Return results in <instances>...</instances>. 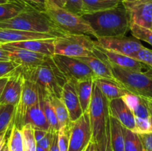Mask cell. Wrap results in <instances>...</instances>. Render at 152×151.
<instances>
[{
	"instance_id": "1",
	"label": "cell",
	"mask_w": 152,
	"mask_h": 151,
	"mask_svg": "<svg viewBox=\"0 0 152 151\" xmlns=\"http://www.w3.org/2000/svg\"><path fill=\"white\" fill-rule=\"evenodd\" d=\"M82 16L94 30L96 39L99 37L126 35L130 30V18L122 1L114 8Z\"/></svg>"
},
{
	"instance_id": "2",
	"label": "cell",
	"mask_w": 152,
	"mask_h": 151,
	"mask_svg": "<svg viewBox=\"0 0 152 151\" xmlns=\"http://www.w3.org/2000/svg\"><path fill=\"white\" fill-rule=\"evenodd\" d=\"M19 68L24 78L34 82L39 88L51 96L61 97L62 87L67 80L56 66L51 56H48L38 66Z\"/></svg>"
},
{
	"instance_id": "3",
	"label": "cell",
	"mask_w": 152,
	"mask_h": 151,
	"mask_svg": "<svg viewBox=\"0 0 152 151\" xmlns=\"http://www.w3.org/2000/svg\"><path fill=\"white\" fill-rule=\"evenodd\" d=\"M0 29L45 33L53 34L57 37L65 34L55 26L44 11L31 5L17 16L0 22Z\"/></svg>"
},
{
	"instance_id": "4",
	"label": "cell",
	"mask_w": 152,
	"mask_h": 151,
	"mask_svg": "<svg viewBox=\"0 0 152 151\" xmlns=\"http://www.w3.org/2000/svg\"><path fill=\"white\" fill-rule=\"evenodd\" d=\"M44 12L55 26L64 33L87 35L96 38L94 30L83 16L52 4H45Z\"/></svg>"
},
{
	"instance_id": "5",
	"label": "cell",
	"mask_w": 152,
	"mask_h": 151,
	"mask_svg": "<svg viewBox=\"0 0 152 151\" xmlns=\"http://www.w3.org/2000/svg\"><path fill=\"white\" fill-rule=\"evenodd\" d=\"M108 65L114 78L129 93L143 98H152V71L149 67L146 71L138 72Z\"/></svg>"
},
{
	"instance_id": "6",
	"label": "cell",
	"mask_w": 152,
	"mask_h": 151,
	"mask_svg": "<svg viewBox=\"0 0 152 151\" xmlns=\"http://www.w3.org/2000/svg\"><path fill=\"white\" fill-rule=\"evenodd\" d=\"M54 54L80 58L94 56L95 41L89 36L65 33L54 38Z\"/></svg>"
},
{
	"instance_id": "7",
	"label": "cell",
	"mask_w": 152,
	"mask_h": 151,
	"mask_svg": "<svg viewBox=\"0 0 152 151\" xmlns=\"http://www.w3.org/2000/svg\"><path fill=\"white\" fill-rule=\"evenodd\" d=\"M108 102L105 95L94 83L88 113L92 132L91 142L96 143L101 139L109 118Z\"/></svg>"
},
{
	"instance_id": "8",
	"label": "cell",
	"mask_w": 152,
	"mask_h": 151,
	"mask_svg": "<svg viewBox=\"0 0 152 151\" xmlns=\"http://www.w3.org/2000/svg\"><path fill=\"white\" fill-rule=\"evenodd\" d=\"M56 66L59 70L67 81L74 82L92 78H96L91 70L77 58L69 57L54 54L51 56Z\"/></svg>"
},
{
	"instance_id": "9",
	"label": "cell",
	"mask_w": 152,
	"mask_h": 151,
	"mask_svg": "<svg viewBox=\"0 0 152 151\" xmlns=\"http://www.w3.org/2000/svg\"><path fill=\"white\" fill-rule=\"evenodd\" d=\"M92 139L88 113H84L80 118L70 123V142L68 151H83Z\"/></svg>"
},
{
	"instance_id": "10",
	"label": "cell",
	"mask_w": 152,
	"mask_h": 151,
	"mask_svg": "<svg viewBox=\"0 0 152 151\" xmlns=\"http://www.w3.org/2000/svg\"><path fill=\"white\" fill-rule=\"evenodd\" d=\"M38 100L39 90L37 84L24 78L22 94L19 102L15 106V112L11 126H16L21 130L23 127L24 118L27 112Z\"/></svg>"
},
{
	"instance_id": "11",
	"label": "cell",
	"mask_w": 152,
	"mask_h": 151,
	"mask_svg": "<svg viewBox=\"0 0 152 151\" xmlns=\"http://www.w3.org/2000/svg\"><path fill=\"white\" fill-rule=\"evenodd\" d=\"M96 40V42L104 49L128 56H131V55L144 47L139 39L134 36H126V35L99 37Z\"/></svg>"
},
{
	"instance_id": "12",
	"label": "cell",
	"mask_w": 152,
	"mask_h": 151,
	"mask_svg": "<svg viewBox=\"0 0 152 151\" xmlns=\"http://www.w3.org/2000/svg\"><path fill=\"white\" fill-rule=\"evenodd\" d=\"M131 23L152 30V0H122Z\"/></svg>"
},
{
	"instance_id": "13",
	"label": "cell",
	"mask_w": 152,
	"mask_h": 151,
	"mask_svg": "<svg viewBox=\"0 0 152 151\" xmlns=\"http://www.w3.org/2000/svg\"><path fill=\"white\" fill-rule=\"evenodd\" d=\"M1 47L8 52L10 61L17 64L22 68H30L41 65L47 56L25 49L15 47L8 44H0Z\"/></svg>"
},
{
	"instance_id": "14",
	"label": "cell",
	"mask_w": 152,
	"mask_h": 151,
	"mask_svg": "<svg viewBox=\"0 0 152 151\" xmlns=\"http://www.w3.org/2000/svg\"><path fill=\"white\" fill-rule=\"evenodd\" d=\"M19 67L8 76V79L0 98V105H11L16 106L20 99L23 87L24 77Z\"/></svg>"
},
{
	"instance_id": "15",
	"label": "cell",
	"mask_w": 152,
	"mask_h": 151,
	"mask_svg": "<svg viewBox=\"0 0 152 151\" xmlns=\"http://www.w3.org/2000/svg\"><path fill=\"white\" fill-rule=\"evenodd\" d=\"M95 45L96 48L103 54L108 63L111 65L125 70L138 71V72H144V71H146L148 68V67L145 64L142 63L134 58L104 49L96 42V41H95Z\"/></svg>"
},
{
	"instance_id": "16",
	"label": "cell",
	"mask_w": 152,
	"mask_h": 151,
	"mask_svg": "<svg viewBox=\"0 0 152 151\" xmlns=\"http://www.w3.org/2000/svg\"><path fill=\"white\" fill-rule=\"evenodd\" d=\"M76 84L77 82L74 81H67L62 87L60 97L68 110L71 121H76L83 114L77 95Z\"/></svg>"
},
{
	"instance_id": "17",
	"label": "cell",
	"mask_w": 152,
	"mask_h": 151,
	"mask_svg": "<svg viewBox=\"0 0 152 151\" xmlns=\"http://www.w3.org/2000/svg\"><path fill=\"white\" fill-rule=\"evenodd\" d=\"M109 115L117 118L129 130L135 131V119L134 114L122 98L113 99L108 102Z\"/></svg>"
},
{
	"instance_id": "18",
	"label": "cell",
	"mask_w": 152,
	"mask_h": 151,
	"mask_svg": "<svg viewBox=\"0 0 152 151\" xmlns=\"http://www.w3.org/2000/svg\"><path fill=\"white\" fill-rule=\"evenodd\" d=\"M57 36L51 33H45L29 32L18 30L0 29V44L7 43L19 42V41H30V40L49 39L55 38Z\"/></svg>"
},
{
	"instance_id": "19",
	"label": "cell",
	"mask_w": 152,
	"mask_h": 151,
	"mask_svg": "<svg viewBox=\"0 0 152 151\" xmlns=\"http://www.w3.org/2000/svg\"><path fill=\"white\" fill-rule=\"evenodd\" d=\"M84 62L94 73L96 78H114L108 61L95 45L94 55L87 57L77 58Z\"/></svg>"
},
{
	"instance_id": "20",
	"label": "cell",
	"mask_w": 152,
	"mask_h": 151,
	"mask_svg": "<svg viewBox=\"0 0 152 151\" xmlns=\"http://www.w3.org/2000/svg\"><path fill=\"white\" fill-rule=\"evenodd\" d=\"M53 41L54 38H49V39L30 40V41L7 43V44L15 47H19L35 53H41L47 56H52L54 55Z\"/></svg>"
},
{
	"instance_id": "21",
	"label": "cell",
	"mask_w": 152,
	"mask_h": 151,
	"mask_svg": "<svg viewBox=\"0 0 152 151\" xmlns=\"http://www.w3.org/2000/svg\"><path fill=\"white\" fill-rule=\"evenodd\" d=\"M94 83L99 87L108 101L122 98L129 93L115 78H96L94 79Z\"/></svg>"
},
{
	"instance_id": "22",
	"label": "cell",
	"mask_w": 152,
	"mask_h": 151,
	"mask_svg": "<svg viewBox=\"0 0 152 151\" xmlns=\"http://www.w3.org/2000/svg\"><path fill=\"white\" fill-rule=\"evenodd\" d=\"M29 124L33 128L39 129L45 131H50V126L40 106L39 101H37L28 110L24 118L23 126Z\"/></svg>"
},
{
	"instance_id": "23",
	"label": "cell",
	"mask_w": 152,
	"mask_h": 151,
	"mask_svg": "<svg viewBox=\"0 0 152 151\" xmlns=\"http://www.w3.org/2000/svg\"><path fill=\"white\" fill-rule=\"evenodd\" d=\"M122 99L132 111L134 118L150 120L151 113L143 98L129 93Z\"/></svg>"
},
{
	"instance_id": "24",
	"label": "cell",
	"mask_w": 152,
	"mask_h": 151,
	"mask_svg": "<svg viewBox=\"0 0 152 151\" xmlns=\"http://www.w3.org/2000/svg\"><path fill=\"white\" fill-rule=\"evenodd\" d=\"M39 101L40 106L42 109L43 113L46 117L48 122L50 128V132H58L59 128V124L55 114L54 109L52 106L50 102V95L48 94L45 91L39 88Z\"/></svg>"
},
{
	"instance_id": "25",
	"label": "cell",
	"mask_w": 152,
	"mask_h": 151,
	"mask_svg": "<svg viewBox=\"0 0 152 151\" xmlns=\"http://www.w3.org/2000/svg\"><path fill=\"white\" fill-rule=\"evenodd\" d=\"M110 136L113 151H124V127L114 117L109 115Z\"/></svg>"
},
{
	"instance_id": "26",
	"label": "cell",
	"mask_w": 152,
	"mask_h": 151,
	"mask_svg": "<svg viewBox=\"0 0 152 151\" xmlns=\"http://www.w3.org/2000/svg\"><path fill=\"white\" fill-rule=\"evenodd\" d=\"M93 84L94 79L92 78L78 81L76 84L77 95L83 113L88 110L89 105L91 100Z\"/></svg>"
},
{
	"instance_id": "27",
	"label": "cell",
	"mask_w": 152,
	"mask_h": 151,
	"mask_svg": "<svg viewBox=\"0 0 152 151\" xmlns=\"http://www.w3.org/2000/svg\"><path fill=\"white\" fill-rule=\"evenodd\" d=\"M122 0H83V15L114 8Z\"/></svg>"
},
{
	"instance_id": "28",
	"label": "cell",
	"mask_w": 152,
	"mask_h": 151,
	"mask_svg": "<svg viewBox=\"0 0 152 151\" xmlns=\"http://www.w3.org/2000/svg\"><path fill=\"white\" fill-rule=\"evenodd\" d=\"M30 4L19 1L11 0L7 3L0 4V22L11 19L23 11Z\"/></svg>"
},
{
	"instance_id": "29",
	"label": "cell",
	"mask_w": 152,
	"mask_h": 151,
	"mask_svg": "<svg viewBox=\"0 0 152 151\" xmlns=\"http://www.w3.org/2000/svg\"><path fill=\"white\" fill-rule=\"evenodd\" d=\"M9 131V136L2 151H25L22 130L12 125Z\"/></svg>"
},
{
	"instance_id": "30",
	"label": "cell",
	"mask_w": 152,
	"mask_h": 151,
	"mask_svg": "<svg viewBox=\"0 0 152 151\" xmlns=\"http://www.w3.org/2000/svg\"><path fill=\"white\" fill-rule=\"evenodd\" d=\"M50 102H51L52 106L54 109V112L58 122H59V127H62L63 126L68 125L71 123V120H70L69 115H68V110L62 99L59 97L50 96Z\"/></svg>"
},
{
	"instance_id": "31",
	"label": "cell",
	"mask_w": 152,
	"mask_h": 151,
	"mask_svg": "<svg viewBox=\"0 0 152 151\" xmlns=\"http://www.w3.org/2000/svg\"><path fill=\"white\" fill-rule=\"evenodd\" d=\"M124 151H145L139 135L124 127Z\"/></svg>"
},
{
	"instance_id": "32",
	"label": "cell",
	"mask_w": 152,
	"mask_h": 151,
	"mask_svg": "<svg viewBox=\"0 0 152 151\" xmlns=\"http://www.w3.org/2000/svg\"><path fill=\"white\" fill-rule=\"evenodd\" d=\"M15 106L11 105H1L0 108V133L9 131L11 127Z\"/></svg>"
},
{
	"instance_id": "33",
	"label": "cell",
	"mask_w": 152,
	"mask_h": 151,
	"mask_svg": "<svg viewBox=\"0 0 152 151\" xmlns=\"http://www.w3.org/2000/svg\"><path fill=\"white\" fill-rule=\"evenodd\" d=\"M23 137L24 147L25 151L37 150V142L34 136V130L32 126L29 124H25L21 129Z\"/></svg>"
},
{
	"instance_id": "34",
	"label": "cell",
	"mask_w": 152,
	"mask_h": 151,
	"mask_svg": "<svg viewBox=\"0 0 152 151\" xmlns=\"http://www.w3.org/2000/svg\"><path fill=\"white\" fill-rule=\"evenodd\" d=\"M130 31L132 36L139 40L145 41L152 46V30L140 26L136 24H130Z\"/></svg>"
},
{
	"instance_id": "35",
	"label": "cell",
	"mask_w": 152,
	"mask_h": 151,
	"mask_svg": "<svg viewBox=\"0 0 152 151\" xmlns=\"http://www.w3.org/2000/svg\"><path fill=\"white\" fill-rule=\"evenodd\" d=\"M96 151H113L111 143V136H110V122L109 118L105 124V129L103 135L98 142L95 143Z\"/></svg>"
},
{
	"instance_id": "36",
	"label": "cell",
	"mask_w": 152,
	"mask_h": 151,
	"mask_svg": "<svg viewBox=\"0 0 152 151\" xmlns=\"http://www.w3.org/2000/svg\"><path fill=\"white\" fill-rule=\"evenodd\" d=\"M70 142V124L60 127L58 131V146L59 151H68Z\"/></svg>"
},
{
	"instance_id": "37",
	"label": "cell",
	"mask_w": 152,
	"mask_h": 151,
	"mask_svg": "<svg viewBox=\"0 0 152 151\" xmlns=\"http://www.w3.org/2000/svg\"><path fill=\"white\" fill-rule=\"evenodd\" d=\"M130 57L134 58L152 68V50L143 47L137 52L131 55Z\"/></svg>"
},
{
	"instance_id": "38",
	"label": "cell",
	"mask_w": 152,
	"mask_h": 151,
	"mask_svg": "<svg viewBox=\"0 0 152 151\" xmlns=\"http://www.w3.org/2000/svg\"><path fill=\"white\" fill-rule=\"evenodd\" d=\"M65 10L73 13L83 16V0H65Z\"/></svg>"
},
{
	"instance_id": "39",
	"label": "cell",
	"mask_w": 152,
	"mask_h": 151,
	"mask_svg": "<svg viewBox=\"0 0 152 151\" xmlns=\"http://www.w3.org/2000/svg\"><path fill=\"white\" fill-rule=\"evenodd\" d=\"M19 65L12 61H0V78L8 76Z\"/></svg>"
},
{
	"instance_id": "40",
	"label": "cell",
	"mask_w": 152,
	"mask_h": 151,
	"mask_svg": "<svg viewBox=\"0 0 152 151\" xmlns=\"http://www.w3.org/2000/svg\"><path fill=\"white\" fill-rule=\"evenodd\" d=\"M135 119V133L138 134L147 133L152 132V127L151 124V120L145 119Z\"/></svg>"
},
{
	"instance_id": "41",
	"label": "cell",
	"mask_w": 152,
	"mask_h": 151,
	"mask_svg": "<svg viewBox=\"0 0 152 151\" xmlns=\"http://www.w3.org/2000/svg\"><path fill=\"white\" fill-rule=\"evenodd\" d=\"M138 134V133H137ZM145 151H152V132L138 134Z\"/></svg>"
},
{
	"instance_id": "42",
	"label": "cell",
	"mask_w": 152,
	"mask_h": 151,
	"mask_svg": "<svg viewBox=\"0 0 152 151\" xmlns=\"http://www.w3.org/2000/svg\"><path fill=\"white\" fill-rule=\"evenodd\" d=\"M51 138L52 132H48L47 134L45 135V137H43L41 140L37 142V145L38 147H40L43 148L44 150H46L48 151L49 147H50V142H51Z\"/></svg>"
},
{
	"instance_id": "43",
	"label": "cell",
	"mask_w": 152,
	"mask_h": 151,
	"mask_svg": "<svg viewBox=\"0 0 152 151\" xmlns=\"http://www.w3.org/2000/svg\"><path fill=\"white\" fill-rule=\"evenodd\" d=\"M48 151H59L58 146V132H52V138Z\"/></svg>"
},
{
	"instance_id": "44",
	"label": "cell",
	"mask_w": 152,
	"mask_h": 151,
	"mask_svg": "<svg viewBox=\"0 0 152 151\" xmlns=\"http://www.w3.org/2000/svg\"><path fill=\"white\" fill-rule=\"evenodd\" d=\"M34 136H35V139H36V142H37L41 140L43 137H45V135L47 134V133H48V131H45V130H39V129L34 128Z\"/></svg>"
},
{
	"instance_id": "45",
	"label": "cell",
	"mask_w": 152,
	"mask_h": 151,
	"mask_svg": "<svg viewBox=\"0 0 152 151\" xmlns=\"http://www.w3.org/2000/svg\"><path fill=\"white\" fill-rule=\"evenodd\" d=\"M45 4H52L61 8H65V0H45Z\"/></svg>"
},
{
	"instance_id": "46",
	"label": "cell",
	"mask_w": 152,
	"mask_h": 151,
	"mask_svg": "<svg viewBox=\"0 0 152 151\" xmlns=\"http://www.w3.org/2000/svg\"><path fill=\"white\" fill-rule=\"evenodd\" d=\"M33 2H34V7L44 11L45 0H33Z\"/></svg>"
},
{
	"instance_id": "47",
	"label": "cell",
	"mask_w": 152,
	"mask_h": 151,
	"mask_svg": "<svg viewBox=\"0 0 152 151\" xmlns=\"http://www.w3.org/2000/svg\"><path fill=\"white\" fill-rule=\"evenodd\" d=\"M9 131H4L0 133V151H1L4 148V145L7 141V134Z\"/></svg>"
},
{
	"instance_id": "48",
	"label": "cell",
	"mask_w": 152,
	"mask_h": 151,
	"mask_svg": "<svg viewBox=\"0 0 152 151\" xmlns=\"http://www.w3.org/2000/svg\"><path fill=\"white\" fill-rule=\"evenodd\" d=\"M0 61H10L8 52L4 50L0 46Z\"/></svg>"
},
{
	"instance_id": "49",
	"label": "cell",
	"mask_w": 152,
	"mask_h": 151,
	"mask_svg": "<svg viewBox=\"0 0 152 151\" xmlns=\"http://www.w3.org/2000/svg\"><path fill=\"white\" fill-rule=\"evenodd\" d=\"M7 79H8V76H4L2 77V78H0V98H1V94H2L3 90H4V87H5Z\"/></svg>"
},
{
	"instance_id": "50",
	"label": "cell",
	"mask_w": 152,
	"mask_h": 151,
	"mask_svg": "<svg viewBox=\"0 0 152 151\" xmlns=\"http://www.w3.org/2000/svg\"><path fill=\"white\" fill-rule=\"evenodd\" d=\"M143 99L145 100V103H146L147 106H148L150 113H151V115H152V98H143Z\"/></svg>"
},
{
	"instance_id": "51",
	"label": "cell",
	"mask_w": 152,
	"mask_h": 151,
	"mask_svg": "<svg viewBox=\"0 0 152 151\" xmlns=\"http://www.w3.org/2000/svg\"><path fill=\"white\" fill-rule=\"evenodd\" d=\"M88 146H89V151H96V145H95V143L91 142Z\"/></svg>"
},
{
	"instance_id": "52",
	"label": "cell",
	"mask_w": 152,
	"mask_h": 151,
	"mask_svg": "<svg viewBox=\"0 0 152 151\" xmlns=\"http://www.w3.org/2000/svg\"><path fill=\"white\" fill-rule=\"evenodd\" d=\"M23 1H25V2L29 3L30 5L32 6V7H34V2H33V0H23Z\"/></svg>"
},
{
	"instance_id": "53",
	"label": "cell",
	"mask_w": 152,
	"mask_h": 151,
	"mask_svg": "<svg viewBox=\"0 0 152 151\" xmlns=\"http://www.w3.org/2000/svg\"><path fill=\"white\" fill-rule=\"evenodd\" d=\"M36 151H48V150H44L43 148L37 146V150H36Z\"/></svg>"
},
{
	"instance_id": "54",
	"label": "cell",
	"mask_w": 152,
	"mask_h": 151,
	"mask_svg": "<svg viewBox=\"0 0 152 151\" xmlns=\"http://www.w3.org/2000/svg\"><path fill=\"white\" fill-rule=\"evenodd\" d=\"M11 0H0V4H3V3H7L10 1Z\"/></svg>"
},
{
	"instance_id": "55",
	"label": "cell",
	"mask_w": 152,
	"mask_h": 151,
	"mask_svg": "<svg viewBox=\"0 0 152 151\" xmlns=\"http://www.w3.org/2000/svg\"><path fill=\"white\" fill-rule=\"evenodd\" d=\"M89 144H90V143H89ZM88 145H89V144H88ZM88 147H86V151H89V146H88Z\"/></svg>"
},
{
	"instance_id": "56",
	"label": "cell",
	"mask_w": 152,
	"mask_h": 151,
	"mask_svg": "<svg viewBox=\"0 0 152 151\" xmlns=\"http://www.w3.org/2000/svg\"><path fill=\"white\" fill-rule=\"evenodd\" d=\"M150 120H151V127H152V115H151V118H150Z\"/></svg>"
},
{
	"instance_id": "57",
	"label": "cell",
	"mask_w": 152,
	"mask_h": 151,
	"mask_svg": "<svg viewBox=\"0 0 152 151\" xmlns=\"http://www.w3.org/2000/svg\"><path fill=\"white\" fill-rule=\"evenodd\" d=\"M86 149H85V150H83V151H86Z\"/></svg>"
},
{
	"instance_id": "58",
	"label": "cell",
	"mask_w": 152,
	"mask_h": 151,
	"mask_svg": "<svg viewBox=\"0 0 152 151\" xmlns=\"http://www.w3.org/2000/svg\"><path fill=\"white\" fill-rule=\"evenodd\" d=\"M151 71H152V68H151Z\"/></svg>"
},
{
	"instance_id": "59",
	"label": "cell",
	"mask_w": 152,
	"mask_h": 151,
	"mask_svg": "<svg viewBox=\"0 0 152 151\" xmlns=\"http://www.w3.org/2000/svg\"><path fill=\"white\" fill-rule=\"evenodd\" d=\"M0 108H1V105H0Z\"/></svg>"
},
{
	"instance_id": "60",
	"label": "cell",
	"mask_w": 152,
	"mask_h": 151,
	"mask_svg": "<svg viewBox=\"0 0 152 151\" xmlns=\"http://www.w3.org/2000/svg\"><path fill=\"white\" fill-rule=\"evenodd\" d=\"M142 1H145V0H142Z\"/></svg>"
},
{
	"instance_id": "61",
	"label": "cell",
	"mask_w": 152,
	"mask_h": 151,
	"mask_svg": "<svg viewBox=\"0 0 152 151\" xmlns=\"http://www.w3.org/2000/svg\"><path fill=\"white\" fill-rule=\"evenodd\" d=\"M1 151H2V150H1Z\"/></svg>"
}]
</instances>
